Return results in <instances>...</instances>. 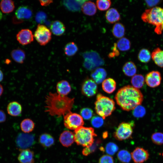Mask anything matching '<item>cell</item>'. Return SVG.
Returning a JSON list of instances; mask_svg holds the SVG:
<instances>
[{"mask_svg": "<svg viewBox=\"0 0 163 163\" xmlns=\"http://www.w3.org/2000/svg\"><path fill=\"white\" fill-rule=\"evenodd\" d=\"M20 152L18 156L20 163H34V152L29 149L20 150Z\"/></svg>", "mask_w": 163, "mask_h": 163, "instance_id": "obj_16", "label": "cell"}, {"mask_svg": "<svg viewBox=\"0 0 163 163\" xmlns=\"http://www.w3.org/2000/svg\"><path fill=\"white\" fill-rule=\"evenodd\" d=\"M96 5L100 11H104L108 10L110 7L111 2L110 0H98L96 1Z\"/></svg>", "mask_w": 163, "mask_h": 163, "instance_id": "obj_38", "label": "cell"}, {"mask_svg": "<svg viewBox=\"0 0 163 163\" xmlns=\"http://www.w3.org/2000/svg\"><path fill=\"white\" fill-rule=\"evenodd\" d=\"M59 141L64 146H70L75 141L74 133L70 131H63L60 135Z\"/></svg>", "mask_w": 163, "mask_h": 163, "instance_id": "obj_17", "label": "cell"}, {"mask_svg": "<svg viewBox=\"0 0 163 163\" xmlns=\"http://www.w3.org/2000/svg\"><path fill=\"white\" fill-rule=\"evenodd\" d=\"M0 8L4 13H9L12 12L15 8L14 1L10 0H3L0 3Z\"/></svg>", "mask_w": 163, "mask_h": 163, "instance_id": "obj_31", "label": "cell"}, {"mask_svg": "<svg viewBox=\"0 0 163 163\" xmlns=\"http://www.w3.org/2000/svg\"><path fill=\"white\" fill-rule=\"evenodd\" d=\"M107 75L105 70L103 68H97L91 73L92 79L96 84H100L105 80Z\"/></svg>", "mask_w": 163, "mask_h": 163, "instance_id": "obj_21", "label": "cell"}, {"mask_svg": "<svg viewBox=\"0 0 163 163\" xmlns=\"http://www.w3.org/2000/svg\"><path fill=\"white\" fill-rule=\"evenodd\" d=\"M3 91V88L2 85L0 84V96L2 95Z\"/></svg>", "mask_w": 163, "mask_h": 163, "instance_id": "obj_52", "label": "cell"}, {"mask_svg": "<svg viewBox=\"0 0 163 163\" xmlns=\"http://www.w3.org/2000/svg\"><path fill=\"white\" fill-rule=\"evenodd\" d=\"M15 15L16 18L18 20L22 21L28 20L32 18L33 11L28 6L22 5L17 9Z\"/></svg>", "mask_w": 163, "mask_h": 163, "instance_id": "obj_15", "label": "cell"}, {"mask_svg": "<svg viewBox=\"0 0 163 163\" xmlns=\"http://www.w3.org/2000/svg\"><path fill=\"white\" fill-rule=\"evenodd\" d=\"M97 144L94 143L91 146L85 148L82 151V154L85 156H87L94 152L97 148Z\"/></svg>", "mask_w": 163, "mask_h": 163, "instance_id": "obj_46", "label": "cell"}, {"mask_svg": "<svg viewBox=\"0 0 163 163\" xmlns=\"http://www.w3.org/2000/svg\"><path fill=\"white\" fill-rule=\"evenodd\" d=\"M84 124L83 118L77 113L70 111L64 116V124L68 129L75 130L78 128L83 126Z\"/></svg>", "mask_w": 163, "mask_h": 163, "instance_id": "obj_8", "label": "cell"}, {"mask_svg": "<svg viewBox=\"0 0 163 163\" xmlns=\"http://www.w3.org/2000/svg\"><path fill=\"white\" fill-rule=\"evenodd\" d=\"M112 52L114 54L115 57L118 56L120 55V52L117 48L116 43H114L113 46L112 47Z\"/></svg>", "mask_w": 163, "mask_h": 163, "instance_id": "obj_48", "label": "cell"}, {"mask_svg": "<svg viewBox=\"0 0 163 163\" xmlns=\"http://www.w3.org/2000/svg\"><path fill=\"white\" fill-rule=\"evenodd\" d=\"M56 89L57 94L64 96H66L71 90L70 84L65 80H61L57 83Z\"/></svg>", "mask_w": 163, "mask_h": 163, "instance_id": "obj_19", "label": "cell"}, {"mask_svg": "<svg viewBox=\"0 0 163 163\" xmlns=\"http://www.w3.org/2000/svg\"><path fill=\"white\" fill-rule=\"evenodd\" d=\"M11 56L14 61L20 64L24 62L26 56L24 51L19 48L12 50L11 53Z\"/></svg>", "mask_w": 163, "mask_h": 163, "instance_id": "obj_28", "label": "cell"}, {"mask_svg": "<svg viewBox=\"0 0 163 163\" xmlns=\"http://www.w3.org/2000/svg\"><path fill=\"white\" fill-rule=\"evenodd\" d=\"M116 87L115 81L111 78L106 79L102 82V87L103 90L108 94L113 93L115 90Z\"/></svg>", "mask_w": 163, "mask_h": 163, "instance_id": "obj_27", "label": "cell"}, {"mask_svg": "<svg viewBox=\"0 0 163 163\" xmlns=\"http://www.w3.org/2000/svg\"><path fill=\"white\" fill-rule=\"evenodd\" d=\"M51 31L45 25L39 24L35 31L34 37L41 45L47 44L51 39Z\"/></svg>", "mask_w": 163, "mask_h": 163, "instance_id": "obj_9", "label": "cell"}, {"mask_svg": "<svg viewBox=\"0 0 163 163\" xmlns=\"http://www.w3.org/2000/svg\"><path fill=\"white\" fill-rule=\"evenodd\" d=\"M35 141L34 136L32 134L20 133L16 139V144L19 149H28L33 145Z\"/></svg>", "mask_w": 163, "mask_h": 163, "instance_id": "obj_10", "label": "cell"}, {"mask_svg": "<svg viewBox=\"0 0 163 163\" xmlns=\"http://www.w3.org/2000/svg\"><path fill=\"white\" fill-rule=\"evenodd\" d=\"M74 100V98L50 92L45 97V111L51 116H64L71 111Z\"/></svg>", "mask_w": 163, "mask_h": 163, "instance_id": "obj_1", "label": "cell"}, {"mask_svg": "<svg viewBox=\"0 0 163 163\" xmlns=\"http://www.w3.org/2000/svg\"><path fill=\"white\" fill-rule=\"evenodd\" d=\"M131 82L133 86L139 89L143 86L145 78L142 75H135L132 77Z\"/></svg>", "mask_w": 163, "mask_h": 163, "instance_id": "obj_34", "label": "cell"}, {"mask_svg": "<svg viewBox=\"0 0 163 163\" xmlns=\"http://www.w3.org/2000/svg\"><path fill=\"white\" fill-rule=\"evenodd\" d=\"M95 109L96 113L104 120L115 110V102L110 98L98 94L96 96Z\"/></svg>", "mask_w": 163, "mask_h": 163, "instance_id": "obj_4", "label": "cell"}, {"mask_svg": "<svg viewBox=\"0 0 163 163\" xmlns=\"http://www.w3.org/2000/svg\"><path fill=\"white\" fill-rule=\"evenodd\" d=\"M3 17V15L2 12L0 11V20H1Z\"/></svg>", "mask_w": 163, "mask_h": 163, "instance_id": "obj_55", "label": "cell"}, {"mask_svg": "<svg viewBox=\"0 0 163 163\" xmlns=\"http://www.w3.org/2000/svg\"><path fill=\"white\" fill-rule=\"evenodd\" d=\"M159 0H146L145 3L147 6L149 7L153 8L158 4L160 2Z\"/></svg>", "mask_w": 163, "mask_h": 163, "instance_id": "obj_47", "label": "cell"}, {"mask_svg": "<svg viewBox=\"0 0 163 163\" xmlns=\"http://www.w3.org/2000/svg\"><path fill=\"white\" fill-rule=\"evenodd\" d=\"M131 158L135 163H142L149 158L148 151L140 147L136 148L131 153Z\"/></svg>", "mask_w": 163, "mask_h": 163, "instance_id": "obj_12", "label": "cell"}, {"mask_svg": "<svg viewBox=\"0 0 163 163\" xmlns=\"http://www.w3.org/2000/svg\"><path fill=\"white\" fill-rule=\"evenodd\" d=\"M50 29L52 33L57 36L62 35L66 30L64 24L58 20L52 22L50 26Z\"/></svg>", "mask_w": 163, "mask_h": 163, "instance_id": "obj_24", "label": "cell"}, {"mask_svg": "<svg viewBox=\"0 0 163 163\" xmlns=\"http://www.w3.org/2000/svg\"><path fill=\"white\" fill-rule=\"evenodd\" d=\"M162 155L163 157V152L162 153Z\"/></svg>", "mask_w": 163, "mask_h": 163, "instance_id": "obj_56", "label": "cell"}, {"mask_svg": "<svg viewBox=\"0 0 163 163\" xmlns=\"http://www.w3.org/2000/svg\"><path fill=\"white\" fill-rule=\"evenodd\" d=\"M81 10L85 14L93 16L97 12V6L94 2L91 1H85L82 6Z\"/></svg>", "mask_w": 163, "mask_h": 163, "instance_id": "obj_22", "label": "cell"}, {"mask_svg": "<svg viewBox=\"0 0 163 163\" xmlns=\"http://www.w3.org/2000/svg\"><path fill=\"white\" fill-rule=\"evenodd\" d=\"M115 99L117 104L123 110L129 111L141 104L143 96L138 89L127 85L118 91L115 95Z\"/></svg>", "mask_w": 163, "mask_h": 163, "instance_id": "obj_2", "label": "cell"}, {"mask_svg": "<svg viewBox=\"0 0 163 163\" xmlns=\"http://www.w3.org/2000/svg\"><path fill=\"white\" fill-rule=\"evenodd\" d=\"M133 110V115L137 118L142 117L145 115V108L140 105L136 107Z\"/></svg>", "mask_w": 163, "mask_h": 163, "instance_id": "obj_41", "label": "cell"}, {"mask_svg": "<svg viewBox=\"0 0 163 163\" xmlns=\"http://www.w3.org/2000/svg\"><path fill=\"white\" fill-rule=\"evenodd\" d=\"M40 5L42 6H47L50 5L53 2L52 0H39V1Z\"/></svg>", "mask_w": 163, "mask_h": 163, "instance_id": "obj_50", "label": "cell"}, {"mask_svg": "<svg viewBox=\"0 0 163 163\" xmlns=\"http://www.w3.org/2000/svg\"><path fill=\"white\" fill-rule=\"evenodd\" d=\"M134 126L132 122L121 123L113 133L114 138L118 140L122 141L131 138Z\"/></svg>", "mask_w": 163, "mask_h": 163, "instance_id": "obj_7", "label": "cell"}, {"mask_svg": "<svg viewBox=\"0 0 163 163\" xmlns=\"http://www.w3.org/2000/svg\"><path fill=\"white\" fill-rule=\"evenodd\" d=\"M81 116L85 120H89L92 117L93 114V111L89 108H84L80 111Z\"/></svg>", "mask_w": 163, "mask_h": 163, "instance_id": "obj_42", "label": "cell"}, {"mask_svg": "<svg viewBox=\"0 0 163 163\" xmlns=\"http://www.w3.org/2000/svg\"><path fill=\"white\" fill-rule=\"evenodd\" d=\"M105 16L107 21L110 24L117 23L120 20L121 18L119 11L114 8L109 9L107 11Z\"/></svg>", "mask_w": 163, "mask_h": 163, "instance_id": "obj_23", "label": "cell"}, {"mask_svg": "<svg viewBox=\"0 0 163 163\" xmlns=\"http://www.w3.org/2000/svg\"><path fill=\"white\" fill-rule=\"evenodd\" d=\"M20 127L21 130L24 133H29L33 130L35 127V124L31 120L27 118L21 121Z\"/></svg>", "mask_w": 163, "mask_h": 163, "instance_id": "obj_32", "label": "cell"}, {"mask_svg": "<svg viewBox=\"0 0 163 163\" xmlns=\"http://www.w3.org/2000/svg\"><path fill=\"white\" fill-rule=\"evenodd\" d=\"M10 62V60L8 59H6L5 61V63L7 64H9Z\"/></svg>", "mask_w": 163, "mask_h": 163, "instance_id": "obj_54", "label": "cell"}, {"mask_svg": "<svg viewBox=\"0 0 163 163\" xmlns=\"http://www.w3.org/2000/svg\"><path fill=\"white\" fill-rule=\"evenodd\" d=\"M46 18V14L44 12L39 11L36 14L35 19L37 23L41 24L45 22Z\"/></svg>", "mask_w": 163, "mask_h": 163, "instance_id": "obj_44", "label": "cell"}, {"mask_svg": "<svg viewBox=\"0 0 163 163\" xmlns=\"http://www.w3.org/2000/svg\"><path fill=\"white\" fill-rule=\"evenodd\" d=\"M151 58V54L150 51L147 49H141L138 55L139 60L142 63L149 62Z\"/></svg>", "mask_w": 163, "mask_h": 163, "instance_id": "obj_36", "label": "cell"}, {"mask_svg": "<svg viewBox=\"0 0 163 163\" xmlns=\"http://www.w3.org/2000/svg\"><path fill=\"white\" fill-rule=\"evenodd\" d=\"M97 91V85L92 79L87 78L83 83L81 91L85 96L88 97H92L96 93Z\"/></svg>", "mask_w": 163, "mask_h": 163, "instance_id": "obj_11", "label": "cell"}, {"mask_svg": "<svg viewBox=\"0 0 163 163\" xmlns=\"http://www.w3.org/2000/svg\"><path fill=\"white\" fill-rule=\"evenodd\" d=\"M83 56L84 66L88 70L96 69L104 63V60L96 51H87L84 53Z\"/></svg>", "mask_w": 163, "mask_h": 163, "instance_id": "obj_6", "label": "cell"}, {"mask_svg": "<svg viewBox=\"0 0 163 163\" xmlns=\"http://www.w3.org/2000/svg\"><path fill=\"white\" fill-rule=\"evenodd\" d=\"M78 48L74 42H70L67 43L64 48L65 53L66 55L71 56L74 55L77 52Z\"/></svg>", "mask_w": 163, "mask_h": 163, "instance_id": "obj_35", "label": "cell"}, {"mask_svg": "<svg viewBox=\"0 0 163 163\" xmlns=\"http://www.w3.org/2000/svg\"><path fill=\"white\" fill-rule=\"evenodd\" d=\"M122 70L125 75L130 77L135 75L137 72V68L135 64L131 61L126 62L123 66Z\"/></svg>", "mask_w": 163, "mask_h": 163, "instance_id": "obj_30", "label": "cell"}, {"mask_svg": "<svg viewBox=\"0 0 163 163\" xmlns=\"http://www.w3.org/2000/svg\"><path fill=\"white\" fill-rule=\"evenodd\" d=\"M6 119V115L5 112L2 110H0V123L5 122Z\"/></svg>", "mask_w": 163, "mask_h": 163, "instance_id": "obj_49", "label": "cell"}, {"mask_svg": "<svg viewBox=\"0 0 163 163\" xmlns=\"http://www.w3.org/2000/svg\"><path fill=\"white\" fill-rule=\"evenodd\" d=\"M151 58L155 64L163 68V50L159 47L155 49L152 53Z\"/></svg>", "mask_w": 163, "mask_h": 163, "instance_id": "obj_25", "label": "cell"}, {"mask_svg": "<svg viewBox=\"0 0 163 163\" xmlns=\"http://www.w3.org/2000/svg\"><path fill=\"white\" fill-rule=\"evenodd\" d=\"M107 136V132H105L103 133V137L104 138H106Z\"/></svg>", "mask_w": 163, "mask_h": 163, "instance_id": "obj_53", "label": "cell"}, {"mask_svg": "<svg viewBox=\"0 0 163 163\" xmlns=\"http://www.w3.org/2000/svg\"><path fill=\"white\" fill-rule=\"evenodd\" d=\"M83 0H65L62 3L67 9L72 11H77L81 9L82 6L85 2Z\"/></svg>", "mask_w": 163, "mask_h": 163, "instance_id": "obj_18", "label": "cell"}, {"mask_svg": "<svg viewBox=\"0 0 163 163\" xmlns=\"http://www.w3.org/2000/svg\"><path fill=\"white\" fill-rule=\"evenodd\" d=\"M104 119L99 116L93 117L91 120V123L93 126L98 128L101 126L104 123Z\"/></svg>", "mask_w": 163, "mask_h": 163, "instance_id": "obj_43", "label": "cell"}, {"mask_svg": "<svg viewBox=\"0 0 163 163\" xmlns=\"http://www.w3.org/2000/svg\"><path fill=\"white\" fill-rule=\"evenodd\" d=\"M112 31L113 35L115 37L120 39L123 37L125 35V27L122 23L117 22L113 25Z\"/></svg>", "mask_w": 163, "mask_h": 163, "instance_id": "obj_29", "label": "cell"}, {"mask_svg": "<svg viewBox=\"0 0 163 163\" xmlns=\"http://www.w3.org/2000/svg\"><path fill=\"white\" fill-rule=\"evenodd\" d=\"M7 111L10 115L17 117L20 116L21 113L22 107L18 102L14 101L10 102L7 107Z\"/></svg>", "mask_w": 163, "mask_h": 163, "instance_id": "obj_20", "label": "cell"}, {"mask_svg": "<svg viewBox=\"0 0 163 163\" xmlns=\"http://www.w3.org/2000/svg\"><path fill=\"white\" fill-rule=\"evenodd\" d=\"M99 163H114L113 158L108 155H102L99 159Z\"/></svg>", "mask_w": 163, "mask_h": 163, "instance_id": "obj_45", "label": "cell"}, {"mask_svg": "<svg viewBox=\"0 0 163 163\" xmlns=\"http://www.w3.org/2000/svg\"><path fill=\"white\" fill-rule=\"evenodd\" d=\"M74 134L76 143L85 147L91 146L94 142V138L97 136L93 128L83 126L75 130Z\"/></svg>", "mask_w": 163, "mask_h": 163, "instance_id": "obj_5", "label": "cell"}, {"mask_svg": "<svg viewBox=\"0 0 163 163\" xmlns=\"http://www.w3.org/2000/svg\"><path fill=\"white\" fill-rule=\"evenodd\" d=\"M117 157L118 160L123 163H129L131 158V154L125 149L121 150L117 153Z\"/></svg>", "mask_w": 163, "mask_h": 163, "instance_id": "obj_37", "label": "cell"}, {"mask_svg": "<svg viewBox=\"0 0 163 163\" xmlns=\"http://www.w3.org/2000/svg\"><path fill=\"white\" fill-rule=\"evenodd\" d=\"M151 139L155 144L162 145L163 144V133L159 132L153 133L151 136Z\"/></svg>", "mask_w": 163, "mask_h": 163, "instance_id": "obj_39", "label": "cell"}, {"mask_svg": "<svg viewBox=\"0 0 163 163\" xmlns=\"http://www.w3.org/2000/svg\"><path fill=\"white\" fill-rule=\"evenodd\" d=\"M17 41L23 45H27L34 40V35L32 31L28 29H23L16 35Z\"/></svg>", "mask_w": 163, "mask_h": 163, "instance_id": "obj_14", "label": "cell"}, {"mask_svg": "<svg viewBox=\"0 0 163 163\" xmlns=\"http://www.w3.org/2000/svg\"><path fill=\"white\" fill-rule=\"evenodd\" d=\"M39 141L42 146L47 148L52 146L54 144V139L50 134L44 133L40 136Z\"/></svg>", "mask_w": 163, "mask_h": 163, "instance_id": "obj_26", "label": "cell"}, {"mask_svg": "<svg viewBox=\"0 0 163 163\" xmlns=\"http://www.w3.org/2000/svg\"><path fill=\"white\" fill-rule=\"evenodd\" d=\"M3 78V74L2 71L0 69V82L2 81Z\"/></svg>", "mask_w": 163, "mask_h": 163, "instance_id": "obj_51", "label": "cell"}, {"mask_svg": "<svg viewBox=\"0 0 163 163\" xmlns=\"http://www.w3.org/2000/svg\"><path fill=\"white\" fill-rule=\"evenodd\" d=\"M161 80L160 73L158 71H153L147 74L145 78V82L147 85L152 88L159 85Z\"/></svg>", "mask_w": 163, "mask_h": 163, "instance_id": "obj_13", "label": "cell"}, {"mask_svg": "<svg viewBox=\"0 0 163 163\" xmlns=\"http://www.w3.org/2000/svg\"><path fill=\"white\" fill-rule=\"evenodd\" d=\"M116 44L118 50L121 51H128L130 49L131 46L130 41L125 37L119 39L117 41Z\"/></svg>", "mask_w": 163, "mask_h": 163, "instance_id": "obj_33", "label": "cell"}, {"mask_svg": "<svg viewBox=\"0 0 163 163\" xmlns=\"http://www.w3.org/2000/svg\"><path fill=\"white\" fill-rule=\"evenodd\" d=\"M144 22L155 26V32L158 34L163 31V8L156 6L145 10L141 16Z\"/></svg>", "mask_w": 163, "mask_h": 163, "instance_id": "obj_3", "label": "cell"}, {"mask_svg": "<svg viewBox=\"0 0 163 163\" xmlns=\"http://www.w3.org/2000/svg\"><path fill=\"white\" fill-rule=\"evenodd\" d=\"M118 147L115 143L109 142L107 144L105 147V151L108 155H114L118 150Z\"/></svg>", "mask_w": 163, "mask_h": 163, "instance_id": "obj_40", "label": "cell"}]
</instances>
